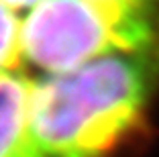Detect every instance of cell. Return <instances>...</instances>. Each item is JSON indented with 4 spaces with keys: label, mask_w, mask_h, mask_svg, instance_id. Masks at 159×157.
Instances as JSON below:
<instances>
[{
    "label": "cell",
    "mask_w": 159,
    "mask_h": 157,
    "mask_svg": "<svg viewBox=\"0 0 159 157\" xmlns=\"http://www.w3.org/2000/svg\"><path fill=\"white\" fill-rule=\"evenodd\" d=\"M159 90V47L120 51L37 80L39 157H116L147 131Z\"/></svg>",
    "instance_id": "obj_1"
},
{
    "label": "cell",
    "mask_w": 159,
    "mask_h": 157,
    "mask_svg": "<svg viewBox=\"0 0 159 157\" xmlns=\"http://www.w3.org/2000/svg\"><path fill=\"white\" fill-rule=\"evenodd\" d=\"M23 61L43 76L67 74L98 57L159 47V4L43 0L23 19Z\"/></svg>",
    "instance_id": "obj_2"
},
{
    "label": "cell",
    "mask_w": 159,
    "mask_h": 157,
    "mask_svg": "<svg viewBox=\"0 0 159 157\" xmlns=\"http://www.w3.org/2000/svg\"><path fill=\"white\" fill-rule=\"evenodd\" d=\"M37 80L23 69L0 76V157H39L33 133Z\"/></svg>",
    "instance_id": "obj_3"
},
{
    "label": "cell",
    "mask_w": 159,
    "mask_h": 157,
    "mask_svg": "<svg viewBox=\"0 0 159 157\" xmlns=\"http://www.w3.org/2000/svg\"><path fill=\"white\" fill-rule=\"evenodd\" d=\"M23 21L0 0V76L20 69L23 63Z\"/></svg>",
    "instance_id": "obj_4"
},
{
    "label": "cell",
    "mask_w": 159,
    "mask_h": 157,
    "mask_svg": "<svg viewBox=\"0 0 159 157\" xmlns=\"http://www.w3.org/2000/svg\"><path fill=\"white\" fill-rule=\"evenodd\" d=\"M6 6L14 10V12H19V10H33L35 6H39L43 0H2Z\"/></svg>",
    "instance_id": "obj_5"
},
{
    "label": "cell",
    "mask_w": 159,
    "mask_h": 157,
    "mask_svg": "<svg viewBox=\"0 0 159 157\" xmlns=\"http://www.w3.org/2000/svg\"><path fill=\"white\" fill-rule=\"evenodd\" d=\"M92 2H110V4H135V6H157L159 0H92Z\"/></svg>",
    "instance_id": "obj_6"
}]
</instances>
